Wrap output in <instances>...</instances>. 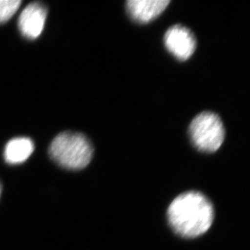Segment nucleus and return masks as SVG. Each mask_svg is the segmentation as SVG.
<instances>
[{
    "mask_svg": "<svg viewBox=\"0 0 250 250\" xmlns=\"http://www.w3.org/2000/svg\"><path fill=\"white\" fill-rule=\"evenodd\" d=\"M213 219L212 204L199 192H187L177 196L167 209L170 226L185 238H195L207 232Z\"/></svg>",
    "mask_w": 250,
    "mask_h": 250,
    "instance_id": "nucleus-1",
    "label": "nucleus"
},
{
    "mask_svg": "<svg viewBox=\"0 0 250 250\" xmlns=\"http://www.w3.org/2000/svg\"><path fill=\"white\" fill-rule=\"evenodd\" d=\"M49 154L55 163L64 168L83 169L92 161L93 146L83 134L65 131L54 139Z\"/></svg>",
    "mask_w": 250,
    "mask_h": 250,
    "instance_id": "nucleus-2",
    "label": "nucleus"
},
{
    "mask_svg": "<svg viewBox=\"0 0 250 250\" xmlns=\"http://www.w3.org/2000/svg\"><path fill=\"white\" fill-rule=\"evenodd\" d=\"M189 134L196 148L203 152L212 153L224 143L225 130L216 113L206 111L193 119L189 125Z\"/></svg>",
    "mask_w": 250,
    "mask_h": 250,
    "instance_id": "nucleus-3",
    "label": "nucleus"
},
{
    "mask_svg": "<svg viewBox=\"0 0 250 250\" xmlns=\"http://www.w3.org/2000/svg\"><path fill=\"white\" fill-rule=\"evenodd\" d=\"M164 42L167 51L181 61H186L194 55L197 46L194 33L180 24L167 29Z\"/></svg>",
    "mask_w": 250,
    "mask_h": 250,
    "instance_id": "nucleus-4",
    "label": "nucleus"
},
{
    "mask_svg": "<svg viewBox=\"0 0 250 250\" xmlns=\"http://www.w3.org/2000/svg\"><path fill=\"white\" fill-rule=\"evenodd\" d=\"M48 9L42 2H33L27 5L20 16L18 28L24 38L33 40L42 33Z\"/></svg>",
    "mask_w": 250,
    "mask_h": 250,
    "instance_id": "nucleus-5",
    "label": "nucleus"
},
{
    "mask_svg": "<svg viewBox=\"0 0 250 250\" xmlns=\"http://www.w3.org/2000/svg\"><path fill=\"white\" fill-rule=\"evenodd\" d=\"M169 3V0H129L126 9L135 21L146 24L158 17Z\"/></svg>",
    "mask_w": 250,
    "mask_h": 250,
    "instance_id": "nucleus-6",
    "label": "nucleus"
},
{
    "mask_svg": "<svg viewBox=\"0 0 250 250\" xmlns=\"http://www.w3.org/2000/svg\"><path fill=\"white\" fill-rule=\"evenodd\" d=\"M34 144L30 139L16 138L7 143L5 146L4 159L11 165H18L27 161L34 151Z\"/></svg>",
    "mask_w": 250,
    "mask_h": 250,
    "instance_id": "nucleus-7",
    "label": "nucleus"
},
{
    "mask_svg": "<svg viewBox=\"0 0 250 250\" xmlns=\"http://www.w3.org/2000/svg\"><path fill=\"white\" fill-rule=\"evenodd\" d=\"M21 3V0H0V24L9 21Z\"/></svg>",
    "mask_w": 250,
    "mask_h": 250,
    "instance_id": "nucleus-8",
    "label": "nucleus"
},
{
    "mask_svg": "<svg viewBox=\"0 0 250 250\" xmlns=\"http://www.w3.org/2000/svg\"><path fill=\"white\" fill-rule=\"evenodd\" d=\"M1 194H2V184L0 182V196H1Z\"/></svg>",
    "mask_w": 250,
    "mask_h": 250,
    "instance_id": "nucleus-9",
    "label": "nucleus"
}]
</instances>
